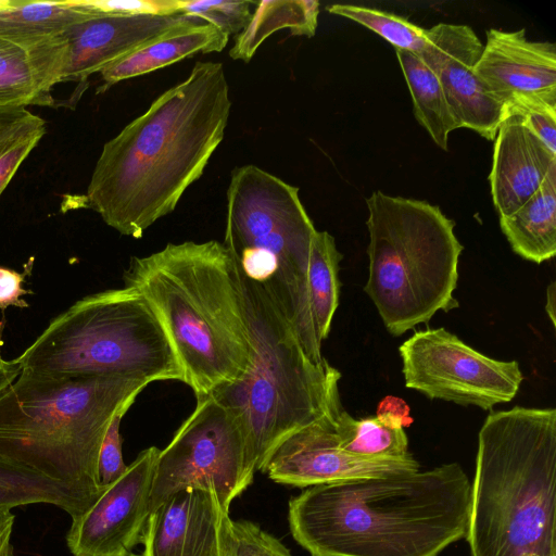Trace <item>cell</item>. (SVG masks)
<instances>
[{
  "instance_id": "6da1fadb",
  "label": "cell",
  "mask_w": 556,
  "mask_h": 556,
  "mask_svg": "<svg viewBox=\"0 0 556 556\" xmlns=\"http://www.w3.org/2000/svg\"><path fill=\"white\" fill-rule=\"evenodd\" d=\"M231 100L224 65L198 62L102 148L85 205L139 239L172 213L224 139Z\"/></svg>"
},
{
  "instance_id": "7a4b0ae2",
  "label": "cell",
  "mask_w": 556,
  "mask_h": 556,
  "mask_svg": "<svg viewBox=\"0 0 556 556\" xmlns=\"http://www.w3.org/2000/svg\"><path fill=\"white\" fill-rule=\"evenodd\" d=\"M470 501L469 478L448 463L306 488L288 521L311 556H439L466 538Z\"/></svg>"
},
{
  "instance_id": "3957f363",
  "label": "cell",
  "mask_w": 556,
  "mask_h": 556,
  "mask_svg": "<svg viewBox=\"0 0 556 556\" xmlns=\"http://www.w3.org/2000/svg\"><path fill=\"white\" fill-rule=\"evenodd\" d=\"M124 287L141 293L160 318L195 395L240 380L252 348L235 262L222 242L168 243L131 257Z\"/></svg>"
},
{
  "instance_id": "277c9868",
  "label": "cell",
  "mask_w": 556,
  "mask_h": 556,
  "mask_svg": "<svg viewBox=\"0 0 556 556\" xmlns=\"http://www.w3.org/2000/svg\"><path fill=\"white\" fill-rule=\"evenodd\" d=\"M478 439L471 556H555L556 409L493 412Z\"/></svg>"
},
{
  "instance_id": "5b68a950",
  "label": "cell",
  "mask_w": 556,
  "mask_h": 556,
  "mask_svg": "<svg viewBox=\"0 0 556 556\" xmlns=\"http://www.w3.org/2000/svg\"><path fill=\"white\" fill-rule=\"evenodd\" d=\"M148 384L131 378L21 371L0 394V458L96 501L104 488L98 462L111 420Z\"/></svg>"
},
{
  "instance_id": "8992f818",
  "label": "cell",
  "mask_w": 556,
  "mask_h": 556,
  "mask_svg": "<svg viewBox=\"0 0 556 556\" xmlns=\"http://www.w3.org/2000/svg\"><path fill=\"white\" fill-rule=\"evenodd\" d=\"M237 273L252 364L240 380L208 395L237 417L250 459L263 472L288 435L321 417L340 414L341 374L326 358L313 362L267 292Z\"/></svg>"
},
{
  "instance_id": "52a82bcc",
  "label": "cell",
  "mask_w": 556,
  "mask_h": 556,
  "mask_svg": "<svg viewBox=\"0 0 556 556\" xmlns=\"http://www.w3.org/2000/svg\"><path fill=\"white\" fill-rule=\"evenodd\" d=\"M316 228L299 188L255 165L231 172L223 244L239 274L261 286L282 313L306 355L321 363L307 273Z\"/></svg>"
},
{
  "instance_id": "ba28073f",
  "label": "cell",
  "mask_w": 556,
  "mask_h": 556,
  "mask_svg": "<svg viewBox=\"0 0 556 556\" xmlns=\"http://www.w3.org/2000/svg\"><path fill=\"white\" fill-rule=\"evenodd\" d=\"M369 276L364 287L393 336L458 306L463 245L438 205L374 191L366 199Z\"/></svg>"
},
{
  "instance_id": "9c48e42d",
  "label": "cell",
  "mask_w": 556,
  "mask_h": 556,
  "mask_svg": "<svg viewBox=\"0 0 556 556\" xmlns=\"http://www.w3.org/2000/svg\"><path fill=\"white\" fill-rule=\"evenodd\" d=\"M14 361L21 371L45 376L184 382L182 367L160 318L129 287L76 301Z\"/></svg>"
},
{
  "instance_id": "30bf717a",
  "label": "cell",
  "mask_w": 556,
  "mask_h": 556,
  "mask_svg": "<svg viewBox=\"0 0 556 556\" xmlns=\"http://www.w3.org/2000/svg\"><path fill=\"white\" fill-rule=\"evenodd\" d=\"M255 471L237 417L211 395H197L191 415L160 450L149 513L173 493L188 488L212 489L230 508L252 483Z\"/></svg>"
},
{
  "instance_id": "8fae6325",
  "label": "cell",
  "mask_w": 556,
  "mask_h": 556,
  "mask_svg": "<svg viewBox=\"0 0 556 556\" xmlns=\"http://www.w3.org/2000/svg\"><path fill=\"white\" fill-rule=\"evenodd\" d=\"M405 384L429 399L490 409L522 382L516 361L490 358L444 328L415 332L400 346Z\"/></svg>"
},
{
  "instance_id": "7c38bea8",
  "label": "cell",
  "mask_w": 556,
  "mask_h": 556,
  "mask_svg": "<svg viewBox=\"0 0 556 556\" xmlns=\"http://www.w3.org/2000/svg\"><path fill=\"white\" fill-rule=\"evenodd\" d=\"M160 450L150 446L105 485L94 503L72 517L66 543L73 556H132L150 515L149 502Z\"/></svg>"
},
{
  "instance_id": "4fadbf2b",
  "label": "cell",
  "mask_w": 556,
  "mask_h": 556,
  "mask_svg": "<svg viewBox=\"0 0 556 556\" xmlns=\"http://www.w3.org/2000/svg\"><path fill=\"white\" fill-rule=\"evenodd\" d=\"M420 60L438 77L459 126L494 140L506 116V105L495 98L475 72L483 45L467 25L440 23L426 29Z\"/></svg>"
},
{
  "instance_id": "5bb4252c",
  "label": "cell",
  "mask_w": 556,
  "mask_h": 556,
  "mask_svg": "<svg viewBox=\"0 0 556 556\" xmlns=\"http://www.w3.org/2000/svg\"><path fill=\"white\" fill-rule=\"evenodd\" d=\"M325 416L292 432L269 456L264 469L277 483L296 488L419 470L412 456L368 459L352 455L339 443L336 418Z\"/></svg>"
},
{
  "instance_id": "9a60e30c",
  "label": "cell",
  "mask_w": 556,
  "mask_h": 556,
  "mask_svg": "<svg viewBox=\"0 0 556 556\" xmlns=\"http://www.w3.org/2000/svg\"><path fill=\"white\" fill-rule=\"evenodd\" d=\"M205 23L185 14L170 16L92 13L63 36L70 61L63 81L86 83L110 64L169 34Z\"/></svg>"
},
{
  "instance_id": "2e32d148",
  "label": "cell",
  "mask_w": 556,
  "mask_h": 556,
  "mask_svg": "<svg viewBox=\"0 0 556 556\" xmlns=\"http://www.w3.org/2000/svg\"><path fill=\"white\" fill-rule=\"evenodd\" d=\"M228 518L214 490L177 491L150 513L137 556H223Z\"/></svg>"
},
{
  "instance_id": "e0dca14e",
  "label": "cell",
  "mask_w": 556,
  "mask_h": 556,
  "mask_svg": "<svg viewBox=\"0 0 556 556\" xmlns=\"http://www.w3.org/2000/svg\"><path fill=\"white\" fill-rule=\"evenodd\" d=\"M475 72L505 105L515 97L556 100V47L529 40L523 28L489 29Z\"/></svg>"
},
{
  "instance_id": "ac0fdd59",
  "label": "cell",
  "mask_w": 556,
  "mask_h": 556,
  "mask_svg": "<svg viewBox=\"0 0 556 556\" xmlns=\"http://www.w3.org/2000/svg\"><path fill=\"white\" fill-rule=\"evenodd\" d=\"M556 167V154L536 137L519 115L507 114L494 138L489 175L493 204L508 216L530 199Z\"/></svg>"
},
{
  "instance_id": "d6986e66",
  "label": "cell",
  "mask_w": 556,
  "mask_h": 556,
  "mask_svg": "<svg viewBox=\"0 0 556 556\" xmlns=\"http://www.w3.org/2000/svg\"><path fill=\"white\" fill-rule=\"evenodd\" d=\"M70 61L64 36L13 40L0 37V108L52 106L53 87Z\"/></svg>"
},
{
  "instance_id": "ffe728a7",
  "label": "cell",
  "mask_w": 556,
  "mask_h": 556,
  "mask_svg": "<svg viewBox=\"0 0 556 556\" xmlns=\"http://www.w3.org/2000/svg\"><path fill=\"white\" fill-rule=\"evenodd\" d=\"M228 40V35L210 23L169 34L103 68L100 72L103 85L98 92H104L118 81L154 72L198 53L220 52Z\"/></svg>"
},
{
  "instance_id": "44dd1931",
  "label": "cell",
  "mask_w": 556,
  "mask_h": 556,
  "mask_svg": "<svg viewBox=\"0 0 556 556\" xmlns=\"http://www.w3.org/2000/svg\"><path fill=\"white\" fill-rule=\"evenodd\" d=\"M513 251L525 260L542 263L556 254V167L519 208L500 217Z\"/></svg>"
},
{
  "instance_id": "7402d4cb",
  "label": "cell",
  "mask_w": 556,
  "mask_h": 556,
  "mask_svg": "<svg viewBox=\"0 0 556 556\" xmlns=\"http://www.w3.org/2000/svg\"><path fill=\"white\" fill-rule=\"evenodd\" d=\"M318 13L319 2L315 0L258 1L248 26L236 37L229 56L250 62L265 39L283 28H289L292 36L313 37Z\"/></svg>"
},
{
  "instance_id": "603a6c76",
  "label": "cell",
  "mask_w": 556,
  "mask_h": 556,
  "mask_svg": "<svg viewBox=\"0 0 556 556\" xmlns=\"http://www.w3.org/2000/svg\"><path fill=\"white\" fill-rule=\"evenodd\" d=\"M92 13L84 0H7L0 8V37L13 40L60 37Z\"/></svg>"
},
{
  "instance_id": "cb8c5ba5",
  "label": "cell",
  "mask_w": 556,
  "mask_h": 556,
  "mask_svg": "<svg viewBox=\"0 0 556 556\" xmlns=\"http://www.w3.org/2000/svg\"><path fill=\"white\" fill-rule=\"evenodd\" d=\"M93 503V498L64 482L0 458V509L52 504L73 517Z\"/></svg>"
},
{
  "instance_id": "d4e9b609",
  "label": "cell",
  "mask_w": 556,
  "mask_h": 556,
  "mask_svg": "<svg viewBox=\"0 0 556 556\" xmlns=\"http://www.w3.org/2000/svg\"><path fill=\"white\" fill-rule=\"evenodd\" d=\"M396 56L412 96L415 118L434 143L446 151L448 135L459 126L438 77L417 54L396 50Z\"/></svg>"
},
{
  "instance_id": "484cf974",
  "label": "cell",
  "mask_w": 556,
  "mask_h": 556,
  "mask_svg": "<svg viewBox=\"0 0 556 556\" xmlns=\"http://www.w3.org/2000/svg\"><path fill=\"white\" fill-rule=\"evenodd\" d=\"M334 425L340 446L352 455L368 459H397L412 455L402 418L389 412L355 419L342 409Z\"/></svg>"
},
{
  "instance_id": "4316f807",
  "label": "cell",
  "mask_w": 556,
  "mask_h": 556,
  "mask_svg": "<svg viewBox=\"0 0 556 556\" xmlns=\"http://www.w3.org/2000/svg\"><path fill=\"white\" fill-rule=\"evenodd\" d=\"M342 258L334 238L327 231H316L307 273L309 306L319 340L329 334L339 305V264Z\"/></svg>"
},
{
  "instance_id": "83f0119b",
  "label": "cell",
  "mask_w": 556,
  "mask_h": 556,
  "mask_svg": "<svg viewBox=\"0 0 556 556\" xmlns=\"http://www.w3.org/2000/svg\"><path fill=\"white\" fill-rule=\"evenodd\" d=\"M327 11L369 28L390 42L395 50L419 55L425 46L426 29L393 13L353 4H332L327 7Z\"/></svg>"
},
{
  "instance_id": "f1b7e54d",
  "label": "cell",
  "mask_w": 556,
  "mask_h": 556,
  "mask_svg": "<svg viewBox=\"0 0 556 556\" xmlns=\"http://www.w3.org/2000/svg\"><path fill=\"white\" fill-rule=\"evenodd\" d=\"M223 556H292L287 546L249 520L228 518L223 538Z\"/></svg>"
},
{
  "instance_id": "f546056e",
  "label": "cell",
  "mask_w": 556,
  "mask_h": 556,
  "mask_svg": "<svg viewBox=\"0 0 556 556\" xmlns=\"http://www.w3.org/2000/svg\"><path fill=\"white\" fill-rule=\"evenodd\" d=\"M252 1L181 0L180 14L198 17L230 36L241 33L249 24Z\"/></svg>"
},
{
  "instance_id": "4dcf8cb0",
  "label": "cell",
  "mask_w": 556,
  "mask_h": 556,
  "mask_svg": "<svg viewBox=\"0 0 556 556\" xmlns=\"http://www.w3.org/2000/svg\"><path fill=\"white\" fill-rule=\"evenodd\" d=\"M517 114L522 123L556 154V100L515 97L506 102V115Z\"/></svg>"
},
{
  "instance_id": "1f68e13d",
  "label": "cell",
  "mask_w": 556,
  "mask_h": 556,
  "mask_svg": "<svg viewBox=\"0 0 556 556\" xmlns=\"http://www.w3.org/2000/svg\"><path fill=\"white\" fill-rule=\"evenodd\" d=\"M129 407V405L124 406L115 414L102 441L98 462L99 480L102 486L117 480L127 469L123 460L119 428L122 418Z\"/></svg>"
},
{
  "instance_id": "d6a6232c",
  "label": "cell",
  "mask_w": 556,
  "mask_h": 556,
  "mask_svg": "<svg viewBox=\"0 0 556 556\" xmlns=\"http://www.w3.org/2000/svg\"><path fill=\"white\" fill-rule=\"evenodd\" d=\"M94 13L170 16L180 14L181 0H84Z\"/></svg>"
},
{
  "instance_id": "836d02e7",
  "label": "cell",
  "mask_w": 556,
  "mask_h": 556,
  "mask_svg": "<svg viewBox=\"0 0 556 556\" xmlns=\"http://www.w3.org/2000/svg\"><path fill=\"white\" fill-rule=\"evenodd\" d=\"M45 134L41 128L0 143V195Z\"/></svg>"
},
{
  "instance_id": "e575fe53",
  "label": "cell",
  "mask_w": 556,
  "mask_h": 556,
  "mask_svg": "<svg viewBox=\"0 0 556 556\" xmlns=\"http://www.w3.org/2000/svg\"><path fill=\"white\" fill-rule=\"evenodd\" d=\"M46 128V122L26 108H0V143Z\"/></svg>"
},
{
  "instance_id": "d590c367",
  "label": "cell",
  "mask_w": 556,
  "mask_h": 556,
  "mask_svg": "<svg viewBox=\"0 0 556 556\" xmlns=\"http://www.w3.org/2000/svg\"><path fill=\"white\" fill-rule=\"evenodd\" d=\"M31 257L25 264L23 273H18L12 268L0 266V308L4 311L9 306L26 308L29 304L22 299L23 295L33 294L30 290L22 287L26 277L30 274L33 267Z\"/></svg>"
},
{
  "instance_id": "8d00e7d4",
  "label": "cell",
  "mask_w": 556,
  "mask_h": 556,
  "mask_svg": "<svg viewBox=\"0 0 556 556\" xmlns=\"http://www.w3.org/2000/svg\"><path fill=\"white\" fill-rule=\"evenodd\" d=\"M14 520L11 509H0V556H14L11 543Z\"/></svg>"
},
{
  "instance_id": "74e56055",
  "label": "cell",
  "mask_w": 556,
  "mask_h": 556,
  "mask_svg": "<svg viewBox=\"0 0 556 556\" xmlns=\"http://www.w3.org/2000/svg\"><path fill=\"white\" fill-rule=\"evenodd\" d=\"M20 372L21 368L14 359L5 361L0 357V394L15 381Z\"/></svg>"
},
{
  "instance_id": "f35d334b",
  "label": "cell",
  "mask_w": 556,
  "mask_h": 556,
  "mask_svg": "<svg viewBox=\"0 0 556 556\" xmlns=\"http://www.w3.org/2000/svg\"><path fill=\"white\" fill-rule=\"evenodd\" d=\"M546 313L549 316L552 324L555 326V300H556V289H555V282H552L546 291Z\"/></svg>"
},
{
  "instance_id": "ab89813d",
  "label": "cell",
  "mask_w": 556,
  "mask_h": 556,
  "mask_svg": "<svg viewBox=\"0 0 556 556\" xmlns=\"http://www.w3.org/2000/svg\"><path fill=\"white\" fill-rule=\"evenodd\" d=\"M5 2H7V0H0V8H1L2 5H4V4H5Z\"/></svg>"
}]
</instances>
